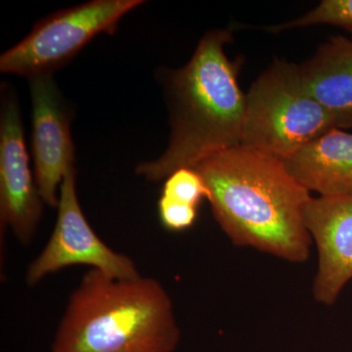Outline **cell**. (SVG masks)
<instances>
[{
	"instance_id": "1",
	"label": "cell",
	"mask_w": 352,
	"mask_h": 352,
	"mask_svg": "<svg viewBox=\"0 0 352 352\" xmlns=\"http://www.w3.org/2000/svg\"><path fill=\"white\" fill-rule=\"evenodd\" d=\"M214 219L234 245L291 263L309 256L312 239L303 222L310 192L283 162L237 146L197 164Z\"/></svg>"
},
{
	"instance_id": "2",
	"label": "cell",
	"mask_w": 352,
	"mask_h": 352,
	"mask_svg": "<svg viewBox=\"0 0 352 352\" xmlns=\"http://www.w3.org/2000/svg\"><path fill=\"white\" fill-rule=\"evenodd\" d=\"M230 30L208 32L188 63L168 80L171 132L168 149L136 168L150 182L166 179L180 168H194L208 157L240 146L245 95L238 82L239 65L227 57Z\"/></svg>"
},
{
	"instance_id": "3",
	"label": "cell",
	"mask_w": 352,
	"mask_h": 352,
	"mask_svg": "<svg viewBox=\"0 0 352 352\" xmlns=\"http://www.w3.org/2000/svg\"><path fill=\"white\" fill-rule=\"evenodd\" d=\"M179 340L173 302L160 282L90 270L69 296L52 352H173Z\"/></svg>"
},
{
	"instance_id": "4",
	"label": "cell",
	"mask_w": 352,
	"mask_h": 352,
	"mask_svg": "<svg viewBox=\"0 0 352 352\" xmlns=\"http://www.w3.org/2000/svg\"><path fill=\"white\" fill-rule=\"evenodd\" d=\"M347 127L308 94L298 66L275 60L245 94L240 146L284 161L328 131Z\"/></svg>"
},
{
	"instance_id": "5",
	"label": "cell",
	"mask_w": 352,
	"mask_h": 352,
	"mask_svg": "<svg viewBox=\"0 0 352 352\" xmlns=\"http://www.w3.org/2000/svg\"><path fill=\"white\" fill-rule=\"evenodd\" d=\"M143 0H92L38 21L31 32L0 57V71L29 78L52 75L100 34H113Z\"/></svg>"
},
{
	"instance_id": "6",
	"label": "cell",
	"mask_w": 352,
	"mask_h": 352,
	"mask_svg": "<svg viewBox=\"0 0 352 352\" xmlns=\"http://www.w3.org/2000/svg\"><path fill=\"white\" fill-rule=\"evenodd\" d=\"M76 176L75 168L65 176L54 230L43 252L28 267L27 284L34 286L48 275L74 265L89 266L119 279L140 276L133 261L111 249L88 223L78 201Z\"/></svg>"
},
{
	"instance_id": "7",
	"label": "cell",
	"mask_w": 352,
	"mask_h": 352,
	"mask_svg": "<svg viewBox=\"0 0 352 352\" xmlns=\"http://www.w3.org/2000/svg\"><path fill=\"white\" fill-rule=\"evenodd\" d=\"M32 104L34 178L44 204L57 208L65 176L75 168L72 115L52 75L29 78Z\"/></svg>"
},
{
	"instance_id": "8",
	"label": "cell",
	"mask_w": 352,
	"mask_h": 352,
	"mask_svg": "<svg viewBox=\"0 0 352 352\" xmlns=\"http://www.w3.org/2000/svg\"><path fill=\"white\" fill-rule=\"evenodd\" d=\"M0 115V219L24 245L36 235L44 201L30 168L17 100L4 97Z\"/></svg>"
},
{
	"instance_id": "9",
	"label": "cell",
	"mask_w": 352,
	"mask_h": 352,
	"mask_svg": "<svg viewBox=\"0 0 352 352\" xmlns=\"http://www.w3.org/2000/svg\"><path fill=\"white\" fill-rule=\"evenodd\" d=\"M302 217L318 252L315 300L332 305L352 279V196H311Z\"/></svg>"
},
{
	"instance_id": "10",
	"label": "cell",
	"mask_w": 352,
	"mask_h": 352,
	"mask_svg": "<svg viewBox=\"0 0 352 352\" xmlns=\"http://www.w3.org/2000/svg\"><path fill=\"white\" fill-rule=\"evenodd\" d=\"M289 175L324 197L352 196V134L332 129L284 160Z\"/></svg>"
},
{
	"instance_id": "11",
	"label": "cell",
	"mask_w": 352,
	"mask_h": 352,
	"mask_svg": "<svg viewBox=\"0 0 352 352\" xmlns=\"http://www.w3.org/2000/svg\"><path fill=\"white\" fill-rule=\"evenodd\" d=\"M300 68L308 94L352 126V41L338 36L322 44Z\"/></svg>"
},
{
	"instance_id": "12",
	"label": "cell",
	"mask_w": 352,
	"mask_h": 352,
	"mask_svg": "<svg viewBox=\"0 0 352 352\" xmlns=\"http://www.w3.org/2000/svg\"><path fill=\"white\" fill-rule=\"evenodd\" d=\"M328 24L338 25L352 32V0H323L311 11L283 24L265 27L268 32H279L307 25Z\"/></svg>"
},
{
	"instance_id": "13",
	"label": "cell",
	"mask_w": 352,
	"mask_h": 352,
	"mask_svg": "<svg viewBox=\"0 0 352 352\" xmlns=\"http://www.w3.org/2000/svg\"><path fill=\"white\" fill-rule=\"evenodd\" d=\"M162 196L198 208L204 199L208 200L210 192L195 168H180L166 178Z\"/></svg>"
},
{
	"instance_id": "14",
	"label": "cell",
	"mask_w": 352,
	"mask_h": 352,
	"mask_svg": "<svg viewBox=\"0 0 352 352\" xmlns=\"http://www.w3.org/2000/svg\"><path fill=\"white\" fill-rule=\"evenodd\" d=\"M159 217L164 228L180 232L190 228L197 219V207L162 196L157 203Z\"/></svg>"
}]
</instances>
